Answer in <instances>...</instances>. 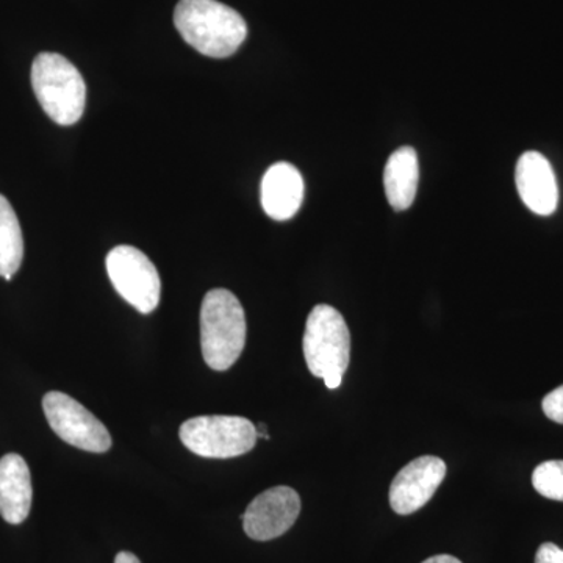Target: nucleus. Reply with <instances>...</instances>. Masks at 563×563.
Instances as JSON below:
<instances>
[{
  "label": "nucleus",
  "instance_id": "1",
  "mask_svg": "<svg viewBox=\"0 0 563 563\" xmlns=\"http://www.w3.org/2000/svg\"><path fill=\"white\" fill-rule=\"evenodd\" d=\"M174 24L192 49L211 58L231 57L247 36L242 14L218 0H180Z\"/></svg>",
  "mask_w": 563,
  "mask_h": 563
},
{
  "label": "nucleus",
  "instance_id": "2",
  "mask_svg": "<svg viewBox=\"0 0 563 563\" xmlns=\"http://www.w3.org/2000/svg\"><path fill=\"white\" fill-rule=\"evenodd\" d=\"M246 314L232 291L207 292L201 307L203 361L214 372H225L239 361L246 344Z\"/></svg>",
  "mask_w": 563,
  "mask_h": 563
},
{
  "label": "nucleus",
  "instance_id": "3",
  "mask_svg": "<svg viewBox=\"0 0 563 563\" xmlns=\"http://www.w3.org/2000/svg\"><path fill=\"white\" fill-rule=\"evenodd\" d=\"M32 87L52 121L73 125L87 103V85L79 69L60 54L43 52L32 65Z\"/></svg>",
  "mask_w": 563,
  "mask_h": 563
},
{
  "label": "nucleus",
  "instance_id": "4",
  "mask_svg": "<svg viewBox=\"0 0 563 563\" xmlns=\"http://www.w3.org/2000/svg\"><path fill=\"white\" fill-rule=\"evenodd\" d=\"M302 347L314 377L343 376L351 358V333L343 314L325 303L314 307L307 318Z\"/></svg>",
  "mask_w": 563,
  "mask_h": 563
},
{
  "label": "nucleus",
  "instance_id": "5",
  "mask_svg": "<svg viewBox=\"0 0 563 563\" xmlns=\"http://www.w3.org/2000/svg\"><path fill=\"white\" fill-rule=\"evenodd\" d=\"M181 443L207 459H232L247 454L257 443V428L247 418L203 415L180 426Z\"/></svg>",
  "mask_w": 563,
  "mask_h": 563
},
{
  "label": "nucleus",
  "instance_id": "6",
  "mask_svg": "<svg viewBox=\"0 0 563 563\" xmlns=\"http://www.w3.org/2000/svg\"><path fill=\"white\" fill-rule=\"evenodd\" d=\"M107 273L114 290L139 312H154L161 302L162 280L144 252L133 246H117L107 255Z\"/></svg>",
  "mask_w": 563,
  "mask_h": 563
},
{
  "label": "nucleus",
  "instance_id": "7",
  "mask_svg": "<svg viewBox=\"0 0 563 563\" xmlns=\"http://www.w3.org/2000/svg\"><path fill=\"white\" fill-rule=\"evenodd\" d=\"M43 409L52 431L70 446L88 453L102 454L113 444L103 422L65 393H47L43 398Z\"/></svg>",
  "mask_w": 563,
  "mask_h": 563
},
{
  "label": "nucleus",
  "instance_id": "8",
  "mask_svg": "<svg viewBox=\"0 0 563 563\" xmlns=\"http://www.w3.org/2000/svg\"><path fill=\"white\" fill-rule=\"evenodd\" d=\"M301 514V498L290 487H273L261 493L243 515L246 536L257 542H268L284 536Z\"/></svg>",
  "mask_w": 563,
  "mask_h": 563
},
{
  "label": "nucleus",
  "instance_id": "9",
  "mask_svg": "<svg viewBox=\"0 0 563 563\" xmlns=\"http://www.w3.org/2000/svg\"><path fill=\"white\" fill-rule=\"evenodd\" d=\"M446 476V463L433 455L415 459L396 474L390 488V506L398 515H410L431 501Z\"/></svg>",
  "mask_w": 563,
  "mask_h": 563
},
{
  "label": "nucleus",
  "instance_id": "10",
  "mask_svg": "<svg viewBox=\"0 0 563 563\" xmlns=\"http://www.w3.org/2000/svg\"><path fill=\"white\" fill-rule=\"evenodd\" d=\"M518 195L533 213L550 217L558 209L559 187L553 166L540 152L521 155L515 169Z\"/></svg>",
  "mask_w": 563,
  "mask_h": 563
},
{
  "label": "nucleus",
  "instance_id": "11",
  "mask_svg": "<svg viewBox=\"0 0 563 563\" xmlns=\"http://www.w3.org/2000/svg\"><path fill=\"white\" fill-rule=\"evenodd\" d=\"M262 207L276 221L291 220L303 201V179L291 163L280 162L265 173L261 188Z\"/></svg>",
  "mask_w": 563,
  "mask_h": 563
},
{
  "label": "nucleus",
  "instance_id": "12",
  "mask_svg": "<svg viewBox=\"0 0 563 563\" xmlns=\"http://www.w3.org/2000/svg\"><path fill=\"white\" fill-rule=\"evenodd\" d=\"M32 476L20 454L0 459V515L10 525H21L31 514Z\"/></svg>",
  "mask_w": 563,
  "mask_h": 563
},
{
  "label": "nucleus",
  "instance_id": "13",
  "mask_svg": "<svg viewBox=\"0 0 563 563\" xmlns=\"http://www.w3.org/2000/svg\"><path fill=\"white\" fill-rule=\"evenodd\" d=\"M420 166L413 147H399L385 165L384 187L388 203L396 211L409 209L417 198Z\"/></svg>",
  "mask_w": 563,
  "mask_h": 563
},
{
  "label": "nucleus",
  "instance_id": "14",
  "mask_svg": "<svg viewBox=\"0 0 563 563\" xmlns=\"http://www.w3.org/2000/svg\"><path fill=\"white\" fill-rule=\"evenodd\" d=\"M24 258V239L20 221L9 202L0 195V276L11 280Z\"/></svg>",
  "mask_w": 563,
  "mask_h": 563
},
{
  "label": "nucleus",
  "instance_id": "15",
  "mask_svg": "<svg viewBox=\"0 0 563 563\" xmlns=\"http://www.w3.org/2000/svg\"><path fill=\"white\" fill-rule=\"evenodd\" d=\"M532 485L544 498L563 503V461L540 463L533 470Z\"/></svg>",
  "mask_w": 563,
  "mask_h": 563
},
{
  "label": "nucleus",
  "instance_id": "16",
  "mask_svg": "<svg viewBox=\"0 0 563 563\" xmlns=\"http://www.w3.org/2000/svg\"><path fill=\"white\" fill-rule=\"evenodd\" d=\"M543 412L550 418L551 421L563 424V385L551 391L550 395L544 396Z\"/></svg>",
  "mask_w": 563,
  "mask_h": 563
},
{
  "label": "nucleus",
  "instance_id": "17",
  "mask_svg": "<svg viewBox=\"0 0 563 563\" xmlns=\"http://www.w3.org/2000/svg\"><path fill=\"white\" fill-rule=\"evenodd\" d=\"M536 563H563V550L554 543H543L536 555Z\"/></svg>",
  "mask_w": 563,
  "mask_h": 563
},
{
  "label": "nucleus",
  "instance_id": "18",
  "mask_svg": "<svg viewBox=\"0 0 563 563\" xmlns=\"http://www.w3.org/2000/svg\"><path fill=\"white\" fill-rule=\"evenodd\" d=\"M422 563H462V562L459 561L457 558H454V555L440 554V555H433V558L428 559V561H424Z\"/></svg>",
  "mask_w": 563,
  "mask_h": 563
},
{
  "label": "nucleus",
  "instance_id": "19",
  "mask_svg": "<svg viewBox=\"0 0 563 563\" xmlns=\"http://www.w3.org/2000/svg\"><path fill=\"white\" fill-rule=\"evenodd\" d=\"M114 563H141V561L135 554L129 553V551H121L117 559H114Z\"/></svg>",
  "mask_w": 563,
  "mask_h": 563
},
{
  "label": "nucleus",
  "instance_id": "20",
  "mask_svg": "<svg viewBox=\"0 0 563 563\" xmlns=\"http://www.w3.org/2000/svg\"><path fill=\"white\" fill-rule=\"evenodd\" d=\"M257 435L258 437H263V439L265 440H269V433H268V429H266V426L265 424H261V428H257Z\"/></svg>",
  "mask_w": 563,
  "mask_h": 563
}]
</instances>
